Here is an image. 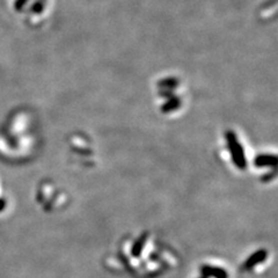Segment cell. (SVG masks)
<instances>
[{
	"instance_id": "obj_2",
	"label": "cell",
	"mask_w": 278,
	"mask_h": 278,
	"mask_svg": "<svg viewBox=\"0 0 278 278\" xmlns=\"http://www.w3.org/2000/svg\"><path fill=\"white\" fill-rule=\"evenodd\" d=\"M200 272H202V276L206 278H228V272L219 266L204 264L200 266Z\"/></svg>"
},
{
	"instance_id": "obj_4",
	"label": "cell",
	"mask_w": 278,
	"mask_h": 278,
	"mask_svg": "<svg viewBox=\"0 0 278 278\" xmlns=\"http://www.w3.org/2000/svg\"><path fill=\"white\" fill-rule=\"evenodd\" d=\"M256 167H272L277 166V156L274 154H261L258 156L254 160Z\"/></svg>"
},
{
	"instance_id": "obj_3",
	"label": "cell",
	"mask_w": 278,
	"mask_h": 278,
	"mask_svg": "<svg viewBox=\"0 0 278 278\" xmlns=\"http://www.w3.org/2000/svg\"><path fill=\"white\" fill-rule=\"evenodd\" d=\"M266 258H268V252H266V250H256L254 254H252L250 258L246 260V262H244V268H246L247 270L253 269L255 266L264 262Z\"/></svg>"
},
{
	"instance_id": "obj_8",
	"label": "cell",
	"mask_w": 278,
	"mask_h": 278,
	"mask_svg": "<svg viewBox=\"0 0 278 278\" xmlns=\"http://www.w3.org/2000/svg\"><path fill=\"white\" fill-rule=\"evenodd\" d=\"M275 175H276V168H272V173H266L263 175V178H261L262 182H269V181H272L274 178H275Z\"/></svg>"
},
{
	"instance_id": "obj_7",
	"label": "cell",
	"mask_w": 278,
	"mask_h": 278,
	"mask_svg": "<svg viewBox=\"0 0 278 278\" xmlns=\"http://www.w3.org/2000/svg\"><path fill=\"white\" fill-rule=\"evenodd\" d=\"M178 80L176 79H164L162 82H159V86L162 88H170V87L178 86Z\"/></svg>"
},
{
	"instance_id": "obj_1",
	"label": "cell",
	"mask_w": 278,
	"mask_h": 278,
	"mask_svg": "<svg viewBox=\"0 0 278 278\" xmlns=\"http://www.w3.org/2000/svg\"><path fill=\"white\" fill-rule=\"evenodd\" d=\"M226 140H228V148L230 153H231L234 164H236L239 170H244V168L247 167V160L246 156H244V148L239 142V140H238L236 134H234L232 130H228V132H226Z\"/></svg>"
},
{
	"instance_id": "obj_6",
	"label": "cell",
	"mask_w": 278,
	"mask_h": 278,
	"mask_svg": "<svg viewBox=\"0 0 278 278\" xmlns=\"http://www.w3.org/2000/svg\"><path fill=\"white\" fill-rule=\"evenodd\" d=\"M181 107V98H170L166 104H164L162 107V112L164 114H168V112H172L175 109Z\"/></svg>"
},
{
	"instance_id": "obj_5",
	"label": "cell",
	"mask_w": 278,
	"mask_h": 278,
	"mask_svg": "<svg viewBox=\"0 0 278 278\" xmlns=\"http://www.w3.org/2000/svg\"><path fill=\"white\" fill-rule=\"evenodd\" d=\"M148 236L150 234L148 232H144L138 238L136 242L134 244L132 248H131V255H132L134 258H139V256L142 255V248H144V246L146 244V241H148Z\"/></svg>"
},
{
	"instance_id": "obj_9",
	"label": "cell",
	"mask_w": 278,
	"mask_h": 278,
	"mask_svg": "<svg viewBox=\"0 0 278 278\" xmlns=\"http://www.w3.org/2000/svg\"><path fill=\"white\" fill-rule=\"evenodd\" d=\"M200 278H206V277H204V276H202V277H200Z\"/></svg>"
}]
</instances>
